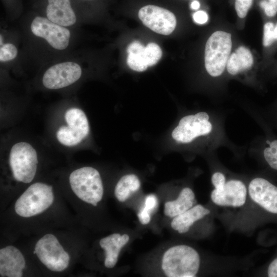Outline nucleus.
I'll return each mask as SVG.
<instances>
[{
	"label": "nucleus",
	"instance_id": "obj_1",
	"mask_svg": "<svg viewBox=\"0 0 277 277\" xmlns=\"http://www.w3.org/2000/svg\"><path fill=\"white\" fill-rule=\"evenodd\" d=\"M171 135L176 142L184 144L203 138L219 147L227 140L222 122L213 113L206 111L183 117Z\"/></svg>",
	"mask_w": 277,
	"mask_h": 277
},
{
	"label": "nucleus",
	"instance_id": "obj_2",
	"mask_svg": "<svg viewBox=\"0 0 277 277\" xmlns=\"http://www.w3.org/2000/svg\"><path fill=\"white\" fill-rule=\"evenodd\" d=\"M200 258L197 252L185 245L169 248L163 254L161 267L168 277H194L199 271Z\"/></svg>",
	"mask_w": 277,
	"mask_h": 277
},
{
	"label": "nucleus",
	"instance_id": "obj_3",
	"mask_svg": "<svg viewBox=\"0 0 277 277\" xmlns=\"http://www.w3.org/2000/svg\"><path fill=\"white\" fill-rule=\"evenodd\" d=\"M231 48L230 33L216 31L208 38L205 45V66L210 76L218 77L222 74L226 67Z\"/></svg>",
	"mask_w": 277,
	"mask_h": 277
},
{
	"label": "nucleus",
	"instance_id": "obj_4",
	"mask_svg": "<svg viewBox=\"0 0 277 277\" xmlns=\"http://www.w3.org/2000/svg\"><path fill=\"white\" fill-rule=\"evenodd\" d=\"M69 182L75 193L78 191L85 197L83 201L94 206L101 201L104 188L98 171L91 167L77 169L70 175Z\"/></svg>",
	"mask_w": 277,
	"mask_h": 277
},
{
	"label": "nucleus",
	"instance_id": "obj_5",
	"mask_svg": "<svg viewBox=\"0 0 277 277\" xmlns=\"http://www.w3.org/2000/svg\"><path fill=\"white\" fill-rule=\"evenodd\" d=\"M37 164L36 151L29 143L19 142L11 148L9 165L16 181L30 183L35 176Z\"/></svg>",
	"mask_w": 277,
	"mask_h": 277
},
{
	"label": "nucleus",
	"instance_id": "obj_6",
	"mask_svg": "<svg viewBox=\"0 0 277 277\" xmlns=\"http://www.w3.org/2000/svg\"><path fill=\"white\" fill-rule=\"evenodd\" d=\"M67 126L61 127L56 132L59 142L67 146L79 144L88 134L89 125L85 113L77 108H70L65 114Z\"/></svg>",
	"mask_w": 277,
	"mask_h": 277
},
{
	"label": "nucleus",
	"instance_id": "obj_7",
	"mask_svg": "<svg viewBox=\"0 0 277 277\" xmlns=\"http://www.w3.org/2000/svg\"><path fill=\"white\" fill-rule=\"evenodd\" d=\"M30 29L35 36L45 39L55 49L63 50L69 45L71 36L69 30L47 17L36 16L31 23Z\"/></svg>",
	"mask_w": 277,
	"mask_h": 277
},
{
	"label": "nucleus",
	"instance_id": "obj_8",
	"mask_svg": "<svg viewBox=\"0 0 277 277\" xmlns=\"http://www.w3.org/2000/svg\"><path fill=\"white\" fill-rule=\"evenodd\" d=\"M82 73L81 66L73 62H64L54 64L44 73L42 83L49 89H58L67 87L76 82Z\"/></svg>",
	"mask_w": 277,
	"mask_h": 277
},
{
	"label": "nucleus",
	"instance_id": "obj_9",
	"mask_svg": "<svg viewBox=\"0 0 277 277\" xmlns=\"http://www.w3.org/2000/svg\"><path fill=\"white\" fill-rule=\"evenodd\" d=\"M143 24L162 35H169L175 29L176 19L171 11L154 5H147L141 8L138 13Z\"/></svg>",
	"mask_w": 277,
	"mask_h": 277
},
{
	"label": "nucleus",
	"instance_id": "obj_10",
	"mask_svg": "<svg viewBox=\"0 0 277 277\" xmlns=\"http://www.w3.org/2000/svg\"><path fill=\"white\" fill-rule=\"evenodd\" d=\"M246 196L247 188L245 184L236 179L226 181L221 189H214L211 193V199L216 205L233 207L243 206L246 202Z\"/></svg>",
	"mask_w": 277,
	"mask_h": 277
},
{
	"label": "nucleus",
	"instance_id": "obj_11",
	"mask_svg": "<svg viewBox=\"0 0 277 277\" xmlns=\"http://www.w3.org/2000/svg\"><path fill=\"white\" fill-rule=\"evenodd\" d=\"M251 199L265 210L277 214V187L263 177H255L248 185Z\"/></svg>",
	"mask_w": 277,
	"mask_h": 277
},
{
	"label": "nucleus",
	"instance_id": "obj_12",
	"mask_svg": "<svg viewBox=\"0 0 277 277\" xmlns=\"http://www.w3.org/2000/svg\"><path fill=\"white\" fill-rule=\"evenodd\" d=\"M46 12L49 20L64 27L72 26L76 22L70 0H48Z\"/></svg>",
	"mask_w": 277,
	"mask_h": 277
},
{
	"label": "nucleus",
	"instance_id": "obj_13",
	"mask_svg": "<svg viewBox=\"0 0 277 277\" xmlns=\"http://www.w3.org/2000/svg\"><path fill=\"white\" fill-rule=\"evenodd\" d=\"M129 236L127 234L121 235L113 233L102 239L100 241L101 247L105 251V266L111 268L115 266L122 248L128 243Z\"/></svg>",
	"mask_w": 277,
	"mask_h": 277
},
{
	"label": "nucleus",
	"instance_id": "obj_14",
	"mask_svg": "<svg viewBox=\"0 0 277 277\" xmlns=\"http://www.w3.org/2000/svg\"><path fill=\"white\" fill-rule=\"evenodd\" d=\"M210 211L201 205H196L186 212L173 217L171 226L180 233L187 232L193 224L209 214Z\"/></svg>",
	"mask_w": 277,
	"mask_h": 277
},
{
	"label": "nucleus",
	"instance_id": "obj_15",
	"mask_svg": "<svg viewBox=\"0 0 277 277\" xmlns=\"http://www.w3.org/2000/svg\"><path fill=\"white\" fill-rule=\"evenodd\" d=\"M253 64L250 51L244 46H240L229 56L226 68L232 75H236L250 70Z\"/></svg>",
	"mask_w": 277,
	"mask_h": 277
},
{
	"label": "nucleus",
	"instance_id": "obj_16",
	"mask_svg": "<svg viewBox=\"0 0 277 277\" xmlns=\"http://www.w3.org/2000/svg\"><path fill=\"white\" fill-rule=\"evenodd\" d=\"M195 195L188 187L183 188L178 197L164 205V214L169 217H174L192 208L194 204Z\"/></svg>",
	"mask_w": 277,
	"mask_h": 277
},
{
	"label": "nucleus",
	"instance_id": "obj_17",
	"mask_svg": "<svg viewBox=\"0 0 277 277\" xmlns=\"http://www.w3.org/2000/svg\"><path fill=\"white\" fill-rule=\"evenodd\" d=\"M263 122L265 136L262 138L259 152L267 164L277 171V136L272 132L271 128Z\"/></svg>",
	"mask_w": 277,
	"mask_h": 277
},
{
	"label": "nucleus",
	"instance_id": "obj_18",
	"mask_svg": "<svg viewBox=\"0 0 277 277\" xmlns=\"http://www.w3.org/2000/svg\"><path fill=\"white\" fill-rule=\"evenodd\" d=\"M145 47L137 41L132 42L128 46L127 63L133 70L142 72L148 67L145 60Z\"/></svg>",
	"mask_w": 277,
	"mask_h": 277
},
{
	"label": "nucleus",
	"instance_id": "obj_19",
	"mask_svg": "<svg viewBox=\"0 0 277 277\" xmlns=\"http://www.w3.org/2000/svg\"><path fill=\"white\" fill-rule=\"evenodd\" d=\"M141 186V182L137 176L133 174L124 175L116 184L114 194L121 202H125L131 194L137 191Z\"/></svg>",
	"mask_w": 277,
	"mask_h": 277
},
{
	"label": "nucleus",
	"instance_id": "obj_20",
	"mask_svg": "<svg viewBox=\"0 0 277 277\" xmlns=\"http://www.w3.org/2000/svg\"><path fill=\"white\" fill-rule=\"evenodd\" d=\"M162 55V50L156 43H150L145 47V60L148 67L155 65L160 60Z\"/></svg>",
	"mask_w": 277,
	"mask_h": 277
},
{
	"label": "nucleus",
	"instance_id": "obj_21",
	"mask_svg": "<svg viewBox=\"0 0 277 277\" xmlns=\"http://www.w3.org/2000/svg\"><path fill=\"white\" fill-rule=\"evenodd\" d=\"M274 23L267 22L263 26V45L266 49H270L277 44V37L274 32Z\"/></svg>",
	"mask_w": 277,
	"mask_h": 277
},
{
	"label": "nucleus",
	"instance_id": "obj_22",
	"mask_svg": "<svg viewBox=\"0 0 277 277\" xmlns=\"http://www.w3.org/2000/svg\"><path fill=\"white\" fill-rule=\"evenodd\" d=\"M18 50L16 46L11 43H7L1 46L0 61L6 62L14 60L17 55Z\"/></svg>",
	"mask_w": 277,
	"mask_h": 277
},
{
	"label": "nucleus",
	"instance_id": "obj_23",
	"mask_svg": "<svg viewBox=\"0 0 277 277\" xmlns=\"http://www.w3.org/2000/svg\"><path fill=\"white\" fill-rule=\"evenodd\" d=\"M259 4L267 16L273 17L277 14V0H262Z\"/></svg>",
	"mask_w": 277,
	"mask_h": 277
},
{
	"label": "nucleus",
	"instance_id": "obj_24",
	"mask_svg": "<svg viewBox=\"0 0 277 277\" xmlns=\"http://www.w3.org/2000/svg\"><path fill=\"white\" fill-rule=\"evenodd\" d=\"M253 0H235V9L238 16L244 18L252 6Z\"/></svg>",
	"mask_w": 277,
	"mask_h": 277
},
{
	"label": "nucleus",
	"instance_id": "obj_25",
	"mask_svg": "<svg viewBox=\"0 0 277 277\" xmlns=\"http://www.w3.org/2000/svg\"><path fill=\"white\" fill-rule=\"evenodd\" d=\"M267 117L269 121L268 125L271 128L277 129V102L268 109Z\"/></svg>",
	"mask_w": 277,
	"mask_h": 277
},
{
	"label": "nucleus",
	"instance_id": "obj_26",
	"mask_svg": "<svg viewBox=\"0 0 277 277\" xmlns=\"http://www.w3.org/2000/svg\"><path fill=\"white\" fill-rule=\"evenodd\" d=\"M226 181L225 175L221 172L217 171L213 173L211 176V182L214 189H221Z\"/></svg>",
	"mask_w": 277,
	"mask_h": 277
},
{
	"label": "nucleus",
	"instance_id": "obj_27",
	"mask_svg": "<svg viewBox=\"0 0 277 277\" xmlns=\"http://www.w3.org/2000/svg\"><path fill=\"white\" fill-rule=\"evenodd\" d=\"M157 205V199L154 194L147 195L145 201V206L144 208L150 212L156 207Z\"/></svg>",
	"mask_w": 277,
	"mask_h": 277
},
{
	"label": "nucleus",
	"instance_id": "obj_28",
	"mask_svg": "<svg viewBox=\"0 0 277 277\" xmlns=\"http://www.w3.org/2000/svg\"><path fill=\"white\" fill-rule=\"evenodd\" d=\"M193 18L195 23L199 24H203L207 22L208 16L205 11L199 10L193 14Z\"/></svg>",
	"mask_w": 277,
	"mask_h": 277
},
{
	"label": "nucleus",
	"instance_id": "obj_29",
	"mask_svg": "<svg viewBox=\"0 0 277 277\" xmlns=\"http://www.w3.org/2000/svg\"><path fill=\"white\" fill-rule=\"evenodd\" d=\"M137 216L140 222L143 225L148 224L151 220L150 212L144 207L137 213Z\"/></svg>",
	"mask_w": 277,
	"mask_h": 277
},
{
	"label": "nucleus",
	"instance_id": "obj_30",
	"mask_svg": "<svg viewBox=\"0 0 277 277\" xmlns=\"http://www.w3.org/2000/svg\"><path fill=\"white\" fill-rule=\"evenodd\" d=\"M268 276L269 277H277V258L275 259L269 265Z\"/></svg>",
	"mask_w": 277,
	"mask_h": 277
},
{
	"label": "nucleus",
	"instance_id": "obj_31",
	"mask_svg": "<svg viewBox=\"0 0 277 277\" xmlns=\"http://www.w3.org/2000/svg\"><path fill=\"white\" fill-rule=\"evenodd\" d=\"M200 7V4L196 0L193 1L191 4V8L193 10H197Z\"/></svg>",
	"mask_w": 277,
	"mask_h": 277
},
{
	"label": "nucleus",
	"instance_id": "obj_32",
	"mask_svg": "<svg viewBox=\"0 0 277 277\" xmlns=\"http://www.w3.org/2000/svg\"><path fill=\"white\" fill-rule=\"evenodd\" d=\"M17 277H21L23 276L22 270H19L16 272Z\"/></svg>",
	"mask_w": 277,
	"mask_h": 277
},
{
	"label": "nucleus",
	"instance_id": "obj_33",
	"mask_svg": "<svg viewBox=\"0 0 277 277\" xmlns=\"http://www.w3.org/2000/svg\"><path fill=\"white\" fill-rule=\"evenodd\" d=\"M0 40H1V46H2L3 44V38H2V35H1V38H0Z\"/></svg>",
	"mask_w": 277,
	"mask_h": 277
},
{
	"label": "nucleus",
	"instance_id": "obj_34",
	"mask_svg": "<svg viewBox=\"0 0 277 277\" xmlns=\"http://www.w3.org/2000/svg\"><path fill=\"white\" fill-rule=\"evenodd\" d=\"M192 1H195V0H192Z\"/></svg>",
	"mask_w": 277,
	"mask_h": 277
}]
</instances>
